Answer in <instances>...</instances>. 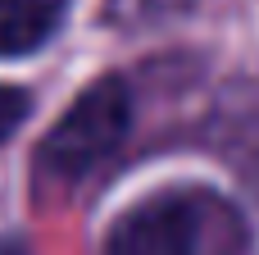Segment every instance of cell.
Here are the masks:
<instances>
[{
  "mask_svg": "<svg viewBox=\"0 0 259 255\" xmlns=\"http://www.w3.org/2000/svg\"><path fill=\"white\" fill-rule=\"evenodd\" d=\"M100 255H241V224L209 192H159L118 214Z\"/></svg>",
  "mask_w": 259,
  "mask_h": 255,
  "instance_id": "cell-1",
  "label": "cell"
},
{
  "mask_svg": "<svg viewBox=\"0 0 259 255\" xmlns=\"http://www.w3.org/2000/svg\"><path fill=\"white\" fill-rule=\"evenodd\" d=\"M127 123H132V96H127L123 78L91 82L73 100V110L46 132L41 155H36V178L55 183V187H73L105 155H114V146L123 141Z\"/></svg>",
  "mask_w": 259,
  "mask_h": 255,
  "instance_id": "cell-2",
  "label": "cell"
},
{
  "mask_svg": "<svg viewBox=\"0 0 259 255\" xmlns=\"http://www.w3.org/2000/svg\"><path fill=\"white\" fill-rule=\"evenodd\" d=\"M137 9H168V5H182V0H132Z\"/></svg>",
  "mask_w": 259,
  "mask_h": 255,
  "instance_id": "cell-5",
  "label": "cell"
},
{
  "mask_svg": "<svg viewBox=\"0 0 259 255\" xmlns=\"http://www.w3.org/2000/svg\"><path fill=\"white\" fill-rule=\"evenodd\" d=\"M64 14L68 0H0V59L46 46Z\"/></svg>",
  "mask_w": 259,
  "mask_h": 255,
  "instance_id": "cell-3",
  "label": "cell"
},
{
  "mask_svg": "<svg viewBox=\"0 0 259 255\" xmlns=\"http://www.w3.org/2000/svg\"><path fill=\"white\" fill-rule=\"evenodd\" d=\"M23 114H27V96L14 87H0V141L23 123Z\"/></svg>",
  "mask_w": 259,
  "mask_h": 255,
  "instance_id": "cell-4",
  "label": "cell"
}]
</instances>
